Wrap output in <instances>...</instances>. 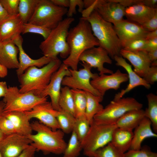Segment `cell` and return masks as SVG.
Segmentation results:
<instances>
[{
	"label": "cell",
	"mask_w": 157,
	"mask_h": 157,
	"mask_svg": "<svg viewBox=\"0 0 157 157\" xmlns=\"http://www.w3.org/2000/svg\"><path fill=\"white\" fill-rule=\"evenodd\" d=\"M67 41L70 48V53L63 63L74 70H78L81 54L85 50L99 45L92 33L89 23L82 17L75 26L69 30Z\"/></svg>",
	"instance_id": "obj_1"
},
{
	"label": "cell",
	"mask_w": 157,
	"mask_h": 157,
	"mask_svg": "<svg viewBox=\"0 0 157 157\" xmlns=\"http://www.w3.org/2000/svg\"><path fill=\"white\" fill-rule=\"evenodd\" d=\"M61 64V61L58 58L52 60L40 68L35 66L28 67L23 74L18 76L19 92L31 93L40 96L48 85L53 74Z\"/></svg>",
	"instance_id": "obj_2"
},
{
	"label": "cell",
	"mask_w": 157,
	"mask_h": 157,
	"mask_svg": "<svg viewBox=\"0 0 157 157\" xmlns=\"http://www.w3.org/2000/svg\"><path fill=\"white\" fill-rule=\"evenodd\" d=\"M31 126L36 133L26 136L32 141L31 145L36 151L45 154L63 153L67 144L64 139V133L61 129L53 131L38 121L33 122Z\"/></svg>",
	"instance_id": "obj_3"
},
{
	"label": "cell",
	"mask_w": 157,
	"mask_h": 157,
	"mask_svg": "<svg viewBox=\"0 0 157 157\" xmlns=\"http://www.w3.org/2000/svg\"><path fill=\"white\" fill-rule=\"evenodd\" d=\"M82 18L89 23L99 46L105 49L113 58L120 56L122 47L113 24L104 20L94 10L88 17Z\"/></svg>",
	"instance_id": "obj_4"
},
{
	"label": "cell",
	"mask_w": 157,
	"mask_h": 157,
	"mask_svg": "<svg viewBox=\"0 0 157 157\" xmlns=\"http://www.w3.org/2000/svg\"><path fill=\"white\" fill-rule=\"evenodd\" d=\"M72 17H67L60 22L57 26L51 30L48 37L39 46L44 56L52 59L61 57L66 58L70 53V48L67 41L69 28L74 21Z\"/></svg>",
	"instance_id": "obj_5"
},
{
	"label": "cell",
	"mask_w": 157,
	"mask_h": 157,
	"mask_svg": "<svg viewBox=\"0 0 157 157\" xmlns=\"http://www.w3.org/2000/svg\"><path fill=\"white\" fill-rule=\"evenodd\" d=\"M117 127L115 124L107 123L93 119L86 136L81 143L84 154L93 157L98 150L110 142Z\"/></svg>",
	"instance_id": "obj_6"
},
{
	"label": "cell",
	"mask_w": 157,
	"mask_h": 157,
	"mask_svg": "<svg viewBox=\"0 0 157 157\" xmlns=\"http://www.w3.org/2000/svg\"><path fill=\"white\" fill-rule=\"evenodd\" d=\"M67 10V8L56 6L51 0H39L34 13L28 23L52 30L63 20Z\"/></svg>",
	"instance_id": "obj_7"
},
{
	"label": "cell",
	"mask_w": 157,
	"mask_h": 157,
	"mask_svg": "<svg viewBox=\"0 0 157 157\" xmlns=\"http://www.w3.org/2000/svg\"><path fill=\"white\" fill-rule=\"evenodd\" d=\"M47 98L31 93H22L17 86H10L2 100L5 103L3 112L29 111L36 105L47 101Z\"/></svg>",
	"instance_id": "obj_8"
},
{
	"label": "cell",
	"mask_w": 157,
	"mask_h": 157,
	"mask_svg": "<svg viewBox=\"0 0 157 157\" xmlns=\"http://www.w3.org/2000/svg\"><path fill=\"white\" fill-rule=\"evenodd\" d=\"M143 105L132 97H122L113 100L93 119L108 124H115L126 112L133 110L142 109Z\"/></svg>",
	"instance_id": "obj_9"
},
{
	"label": "cell",
	"mask_w": 157,
	"mask_h": 157,
	"mask_svg": "<svg viewBox=\"0 0 157 157\" xmlns=\"http://www.w3.org/2000/svg\"><path fill=\"white\" fill-rule=\"evenodd\" d=\"M82 65L83 67L78 70L69 69L71 75L63 78L62 85L72 89L89 92L96 96L102 97L90 83V79L95 78L99 76L98 74L92 72V67L88 64L83 62Z\"/></svg>",
	"instance_id": "obj_10"
},
{
	"label": "cell",
	"mask_w": 157,
	"mask_h": 157,
	"mask_svg": "<svg viewBox=\"0 0 157 157\" xmlns=\"http://www.w3.org/2000/svg\"><path fill=\"white\" fill-rule=\"evenodd\" d=\"M71 75L68 67L63 63L53 74L48 85L40 95L42 97L49 96L53 108L58 111L61 110L59 105L58 100L62 80L65 77Z\"/></svg>",
	"instance_id": "obj_11"
},
{
	"label": "cell",
	"mask_w": 157,
	"mask_h": 157,
	"mask_svg": "<svg viewBox=\"0 0 157 157\" xmlns=\"http://www.w3.org/2000/svg\"><path fill=\"white\" fill-rule=\"evenodd\" d=\"M79 61L88 64L92 68H97L99 75L113 73L112 70L104 66L105 63L112 64V60L107 51L101 47H94L85 50L80 55Z\"/></svg>",
	"instance_id": "obj_12"
},
{
	"label": "cell",
	"mask_w": 157,
	"mask_h": 157,
	"mask_svg": "<svg viewBox=\"0 0 157 157\" xmlns=\"http://www.w3.org/2000/svg\"><path fill=\"white\" fill-rule=\"evenodd\" d=\"M32 142L26 136L17 133L6 135L0 142V151L2 157H15Z\"/></svg>",
	"instance_id": "obj_13"
},
{
	"label": "cell",
	"mask_w": 157,
	"mask_h": 157,
	"mask_svg": "<svg viewBox=\"0 0 157 157\" xmlns=\"http://www.w3.org/2000/svg\"><path fill=\"white\" fill-rule=\"evenodd\" d=\"M113 25L122 48L134 39L145 38L148 32L141 25L127 19H124Z\"/></svg>",
	"instance_id": "obj_14"
},
{
	"label": "cell",
	"mask_w": 157,
	"mask_h": 157,
	"mask_svg": "<svg viewBox=\"0 0 157 157\" xmlns=\"http://www.w3.org/2000/svg\"><path fill=\"white\" fill-rule=\"evenodd\" d=\"M58 111L53 108L51 102L47 101L36 105L30 111L24 112L30 120L36 118L40 123L55 131L60 129L56 117Z\"/></svg>",
	"instance_id": "obj_15"
},
{
	"label": "cell",
	"mask_w": 157,
	"mask_h": 157,
	"mask_svg": "<svg viewBox=\"0 0 157 157\" xmlns=\"http://www.w3.org/2000/svg\"><path fill=\"white\" fill-rule=\"evenodd\" d=\"M129 80L128 75L119 69L109 75L105 74L98 76L90 81L92 86L103 97L106 92L110 89L117 90L123 83Z\"/></svg>",
	"instance_id": "obj_16"
},
{
	"label": "cell",
	"mask_w": 157,
	"mask_h": 157,
	"mask_svg": "<svg viewBox=\"0 0 157 157\" xmlns=\"http://www.w3.org/2000/svg\"><path fill=\"white\" fill-rule=\"evenodd\" d=\"M125 8L113 0H96L94 10L104 20L113 24L124 19Z\"/></svg>",
	"instance_id": "obj_17"
},
{
	"label": "cell",
	"mask_w": 157,
	"mask_h": 157,
	"mask_svg": "<svg viewBox=\"0 0 157 157\" xmlns=\"http://www.w3.org/2000/svg\"><path fill=\"white\" fill-rule=\"evenodd\" d=\"M113 59L116 62V65L123 67L127 72L129 83L125 89L122 90L115 95L113 100H116L123 97L126 93L138 86H143L147 89L150 88L151 85L137 75L132 69L131 65L128 63L122 56H116Z\"/></svg>",
	"instance_id": "obj_18"
},
{
	"label": "cell",
	"mask_w": 157,
	"mask_h": 157,
	"mask_svg": "<svg viewBox=\"0 0 157 157\" xmlns=\"http://www.w3.org/2000/svg\"><path fill=\"white\" fill-rule=\"evenodd\" d=\"M120 55L128 60L134 67L133 71L143 78L151 66V62L147 52L145 51L136 52L128 51L122 49Z\"/></svg>",
	"instance_id": "obj_19"
},
{
	"label": "cell",
	"mask_w": 157,
	"mask_h": 157,
	"mask_svg": "<svg viewBox=\"0 0 157 157\" xmlns=\"http://www.w3.org/2000/svg\"><path fill=\"white\" fill-rule=\"evenodd\" d=\"M23 39L21 35L13 41L19 49V66L16 70L17 76L24 72L28 67L35 66L42 67L49 63L52 60L44 56L39 59H34L31 58L25 52L22 47Z\"/></svg>",
	"instance_id": "obj_20"
},
{
	"label": "cell",
	"mask_w": 157,
	"mask_h": 157,
	"mask_svg": "<svg viewBox=\"0 0 157 157\" xmlns=\"http://www.w3.org/2000/svg\"><path fill=\"white\" fill-rule=\"evenodd\" d=\"M23 23L18 14L0 23V42L13 41L20 35Z\"/></svg>",
	"instance_id": "obj_21"
},
{
	"label": "cell",
	"mask_w": 157,
	"mask_h": 157,
	"mask_svg": "<svg viewBox=\"0 0 157 157\" xmlns=\"http://www.w3.org/2000/svg\"><path fill=\"white\" fill-rule=\"evenodd\" d=\"M157 13V8L147 6L139 3L125 8L124 16L126 19L142 25Z\"/></svg>",
	"instance_id": "obj_22"
},
{
	"label": "cell",
	"mask_w": 157,
	"mask_h": 157,
	"mask_svg": "<svg viewBox=\"0 0 157 157\" xmlns=\"http://www.w3.org/2000/svg\"><path fill=\"white\" fill-rule=\"evenodd\" d=\"M19 51L13 42H0V63L8 69H17L19 66L17 58Z\"/></svg>",
	"instance_id": "obj_23"
},
{
	"label": "cell",
	"mask_w": 157,
	"mask_h": 157,
	"mask_svg": "<svg viewBox=\"0 0 157 157\" xmlns=\"http://www.w3.org/2000/svg\"><path fill=\"white\" fill-rule=\"evenodd\" d=\"M150 120L145 117L135 129L129 150H138L141 148V144L144 139L150 137H157V134L151 128Z\"/></svg>",
	"instance_id": "obj_24"
},
{
	"label": "cell",
	"mask_w": 157,
	"mask_h": 157,
	"mask_svg": "<svg viewBox=\"0 0 157 157\" xmlns=\"http://www.w3.org/2000/svg\"><path fill=\"white\" fill-rule=\"evenodd\" d=\"M2 115L11 122L16 133L26 136L32 134L33 130L30 119L25 112H3Z\"/></svg>",
	"instance_id": "obj_25"
},
{
	"label": "cell",
	"mask_w": 157,
	"mask_h": 157,
	"mask_svg": "<svg viewBox=\"0 0 157 157\" xmlns=\"http://www.w3.org/2000/svg\"><path fill=\"white\" fill-rule=\"evenodd\" d=\"M133 136V131L117 127L113 133L110 143L118 151L124 154L129 149Z\"/></svg>",
	"instance_id": "obj_26"
},
{
	"label": "cell",
	"mask_w": 157,
	"mask_h": 157,
	"mask_svg": "<svg viewBox=\"0 0 157 157\" xmlns=\"http://www.w3.org/2000/svg\"><path fill=\"white\" fill-rule=\"evenodd\" d=\"M145 117L144 110L142 109L129 111L116 122L117 127L122 129L133 131Z\"/></svg>",
	"instance_id": "obj_27"
},
{
	"label": "cell",
	"mask_w": 157,
	"mask_h": 157,
	"mask_svg": "<svg viewBox=\"0 0 157 157\" xmlns=\"http://www.w3.org/2000/svg\"><path fill=\"white\" fill-rule=\"evenodd\" d=\"M85 92L86 99L85 116L90 124L94 116L104 108L100 103L103 100V97L95 95L90 92Z\"/></svg>",
	"instance_id": "obj_28"
},
{
	"label": "cell",
	"mask_w": 157,
	"mask_h": 157,
	"mask_svg": "<svg viewBox=\"0 0 157 157\" xmlns=\"http://www.w3.org/2000/svg\"><path fill=\"white\" fill-rule=\"evenodd\" d=\"M58 104L61 110L69 113L75 117L74 98L69 87L65 86L61 88Z\"/></svg>",
	"instance_id": "obj_29"
},
{
	"label": "cell",
	"mask_w": 157,
	"mask_h": 157,
	"mask_svg": "<svg viewBox=\"0 0 157 157\" xmlns=\"http://www.w3.org/2000/svg\"><path fill=\"white\" fill-rule=\"evenodd\" d=\"M39 0H20L18 14L23 23H28L34 14Z\"/></svg>",
	"instance_id": "obj_30"
},
{
	"label": "cell",
	"mask_w": 157,
	"mask_h": 157,
	"mask_svg": "<svg viewBox=\"0 0 157 157\" xmlns=\"http://www.w3.org/2000/svg\"><path fill=\"white\" fill-rule=\"evenodd\" d=\"M148 107L144 110L145 117L151 121L154 132H157V96L151 93L147 95Z\"/></svg>",
	"instance_id": "obj_31"
},
{
	"label": "cell",
	"mask_w": 157,
	"mask_h": 157,
	"mask_svg": "<svg viewBox=\"0 0 157 157\" xmlns=\"http://www.w3.org/2000/svg\"><path fill=\"white\" fill-rule=\"evenodd\" d=\"M56 117L60 129L64 133H69L73 130L75 118L69 113L61 110L58 111Z\"/></svg>",
	"instance_id": "obj_32"
},
{
	"label": "cell",
	"mask_w": 157,
	"mask_h": 157,
	"mask_svg": "<svg viewBox=\"0 0 157 157\" xmlns=\"http://www.w3.org/2000/svg\"><path fill=\"white\" fill-rule=\"evenodd\" d=\"M74 101L75 118L85 115L86 99L85 92L77 89H71Z\"/></svg>",
	"instance_id": "obj_33"
},
{
	"label": "cell",
	"mask_w": 157,
	"mask_h": 157,
	"mask_svg": "<svg viewBox=\"0 0 157 157\" xmlns=\"http://www.w3.org/2000/svg\"><path fill=\"white\" fill-rule=\"evenodd\" d=\"M63 154V157H77L82 150L81 143L74 131Z\"/></svg>",
	"instance_id": "obj_34"
},
{
	"label": "cell",
	"mask_w": 157,
	"mask_h": 157,
	"mask_svg": "<svg viewBox=\"0 0 157 157\" xmlns=\"http://www.w3.org/2000/svg\"><path fill=\"white\" fill-rule=\"evenodd\" d=\"M90 124L85 115L75 118L73 130L81 143L86 136L90 129Z\"/></svg>",
	"instance_id": "obj_35"
},
{
	"label": "cell",
	"mask_w": 157,
	"mask_h": 157,
	"mask_svg": "<svg viewBox=\"0 0 157 157\" xmlns=\"http://www.w3.org/2000/svg\"><path fill=\"white\" fill-rule=\"evenodd\" d=\"M51 30L41 26L29 23H23L21 33L23 34L31 33L40 34L42 36L44 40L46 39L49 35Z\"/></svg>",
	"instance_id": "obj_36"
},
{
	"label": "cell",
	"mask_w": 157,
	"mask_h": 157,
	"mask_svg": "<svg viewBox=\"0 0 157 157\" xmlns=\"http://www.w3.org/2000/svg\"><path fill=\"white\" fill-rule=\"evenodd\" d=\"M93 157H125L123 153L114 147L110 143L98 150Z\"/></svg>",
	"instance_id": "obj_37"
},
{
	"label": "cell",
	"mask_w": 157,
	"mask_h": 157,
	"mask_svg": "<svg viewBox=\"0 0 157 157\" xmlns=\"http://www.w3.org/2000/svg\"><path fill=\"white\" fill-rule=\"evenodd\" d=\"M124 155L125 157H157V153L152 151L147 146H143L138 150H129Z\"/></svg>",
	"instance_id": "obj_38"
},
{
	"label": "cell",
	"mask_w": 157,
	"mask_h": 157,
	"mask_svg": "<svg viewBox=\"0 0 157 157\" xmlns=\"http://www.w3.org/2000/svg\"><path fill=\"white\" fill-rule=\"evenodd\" d=\"M147 41L145 38H136L129 42L122 49L133 52L144 51Z\"/></svg>",
	"instance_id": "obj_39"
},
{
	"label": "cell",
	"mask_w": 157,
	"mask_h": 157,
	"mask_svg": "<svg viewBox=\"0 0 157 157\" xmlns=\"http://www.w3.org/2000/svg\"><path fill=\"white\" fill-rule=\"evenodd\" d=\"M20 0H0V3L10 16L17 15Z\"/></svg>",
	"instance_id": "obj_40"
},
{
	"label": "cell",
	"mask_w": 157,
	"mask_h": 157,
	"mask_svg": "<svg viewBox=\"0 0 157 157\" xmlns=\"http://www.w3.org/2000/svg\"><path fill=\"white\" fill-rule=\"evenodd\" d=\"M0 129L5 135L16 133L11 122L2 115L0 116Z\"/></svg>",
	"instance_id": "obj_41"
},
{
	"label": "cell",
	"mask_w": 157,
	"mask_h": 157,
	"mask_svg": "<svg viewBox=\"0 0 157 157\" xmlns=\"http://www.w3.org/2000/svg\"><path fill=\"white\" fill-rule=\"evenodd\" d=\"M78 7V11L81 13L84 10L83 1L82 0H69V8L67 13V17H72L73 15L76 13V7Z\"/></svg>",
	"instance_id": "obj_42"
},
{
	"label": "cell",
	"mask_w": 157,
	"mask_h": 157,
	"mask_svg": "<svg viewBox=\"0 0 157 157\" xmlns=\"http://www.w3.org/2000/svg\"><path fill=\"white\" fill-rule=\"evenodd\" d=\"M150 85H153L157 81V66H151L148 72L143 78Z\"/></svg>",
	"instance_id": "obj_43"
},
{
	"label": "cell",
	"mask_w": 157,
	"mask_h": 157,
	"mask_svg": "<svg viewBox=\"0 0 157 157\" xmlns=\"http://www.w3.org/2000/svg\"><path fill=\"white\" fill-rule=\"evenodd\" d=\"M142 26L147 32L157 30V13L150 19L143 24Z\"/></svg>",
	"instance_id": "obj_44"
},
{
	"label": "cell",
	"mask_w": 157,
	"mask_h": 157,
	"mask_svg": "<svg viewBox=\"0 0 157 157\" xmlns=\"http://www.w3.org/2000/svg\"><path fill=\"white\" fill-rule=\"evenodd\" d=\"M36 150L31 144L20 154L15 157H34Z\"/></svg>",
	"instance_id": "obj_45"
},
{
	"label": "cell",
	"mask_w": 157,
	"mask_h": 157,
	"mask_svg": "<svg viewBox=\"0 0 157 157\" xmlns=\"http://www.w3.org/2000/svg\"><path fill=\"white\" fill-rule=\"evenodd\" d=\"M157 49V38L147 40L144 51L148 52Z\"/></svg>",
	"instance_id": "obj_46"
},
{
	"label": "cell",
	"mask_w": 157,
	"mask_h": 157,
	"mask_svg": "<svg viewBox=\"0 0 157 157\" xmlns=\"http://www.w3.org/2000/svg\"><path fill=\"white\" fill-rule=\"evenodd\" d=\"M115 2H118L125 8L133 5L142 3V0H113Z\"/></svg>",
	"instance_id": "obj_47"
},
{
	"label": "cell",
	"mask_w": 157,
	"mask_h": 157,
	"mask_svg": "<svg viewBox=\"0 0 157 157\" xmlns=\"http://www.w3.org/2000/svg\"><path fill=\"white\" fill-rule=\"evenodd\" d=\"M56 6L63 8L69 7V0H51Z\"/></svg>",
	"instance_id": "obj_48"
},
{
	"label": "cell",
	"mask_w": 157,
	"mask_h": 157,
	"mask_svg": "<svg viewBox=\"0 0 157 157\" xmlns=\"http://www.w3.org/2000/svg\"><path fill=\"white\" fill-rule=\"evenodd\" d=\"M10 17L6 10L0 3V23Z\"/></svg>",
	"instance_id": "obj_49"
},
{
	"label": "cell",
	"mask_w": 157,
	"mask_h": 157,
	"mask_svg": "<svg viewBox=\"0 0 157 157\" xmlns=\"http://www.w3.org/2000/svg\"><path fill=\"white\" fill-rule=\"evenodd\" d=\"M8 88L5 81H0V97H4L6 94Z\"/></svg>",
	"instance_id": "obj_50"
},
{
	"label": "cell",
	"mask_w": 157,
	"mask_h": 157,
	"mask_svg": "<svg viewBox=\"0 0 157 157\" xmlns=\"http://www.w3.org/2000/svg\"><path fill=\"white\" fill-rule=\"evenodd\" d=\"M147 52L151 63L152 62L157 61V49Z\"/></svg>",
	"instance_id": "obj_51"
},
{
	"label": "cell",
	"mask_w": 157,
	"mask_h": 157,
	"mask_svg": "<svg viewBox=\"0 0 157 157\" xmlns=\"http://www.w3.org/2000/svg\"><path fill=\"white\" fill-rule=\"evenodd\" d=\"M142 4L150 8H157V0H142Z\"/></svg>",
	"instance_id": "obj_52"
},
{
	"label": "cell",
	"mask_w": 157,
	"mask_h": 157,
	"mask_svg": "<svg viewBox=\"0 0 157 157\" xmlns=\"http://www.w3.org/2000/svg\"><path fill=\"white\" fill-rule=\"evenodd\" d=\"M8 74V69L0 63V77L3 78Z\"/></svg>",
	"instance_id": "obj_53"
},
{
	"label": "cell",
	"mask_w": 157,
	"mask_h": 157,
	"mask_svg": "<svg viewBox=\"0 0 157 157\" xmlns=\"http://www.w3.org/2000/svg\"><path fill=\"white\" fill-rule=\"evenodd\" d=\"M156 38H157V30L151 32H148L145 37L147 40L153 39Z\"/></svg>",
	"instance_id": "obj_54"
},
{
	"label": "cell",
	"mask_w": 157,
	"mask_h": 157,
	"mask_svg": "<svg viewBox=\"0 0 157 157\" xmlns=\"http://www.w3.org/2000/svg\"><path fill=\"white\" fill-rule=\"evenodd\" d=\"M95 0H85L83 1L84 8L85 9L91 6L95 1Z\"/></svg>",
	"instance_id": "obj_55"
},
{
	"label": "cell",
	"mask_w": 157,
	"mask_h": 157,
	"mask_svg": "<svg viewBox=\"0 0 157 157\" xmlns=\"http://www.w3.org/2000/svg\"><path fill=\"white\" fill-rule=\"evenodd\" d=\"M5 103L2 101H0V116L2 115Z\"/></svg>",
	"instance_id": "obj_56"
},
{
	"label": "cell",
	"mask_w": 157,
	"mask_h": 157,
	"mask_svg": "<svg viewBox=\"0 0 157 157\" xmlns=\"http://www.w3.org/2000/svg\"><path fill=\"white\" fill-rule=\"evenodd\" d=\"M5 135L0 129V142L2 140L5 136Z\"/></svg>",
	"instance_id": "obj_57"
},
{
	"label": "cell",
	"mask_w": 157,
	"mask_h": 157,
	"mask_svg": "<svg viewBox=\"0 0 157 157\" xmlns=\"http://www.w3.org/2000/svg\"><path fill=\"white\" fill-rule=\"evenodd\" d=\"M0 157H2V156L0 151Z\"/></svg>",
	"instance_id": "obj_58"
}]
</instances>
